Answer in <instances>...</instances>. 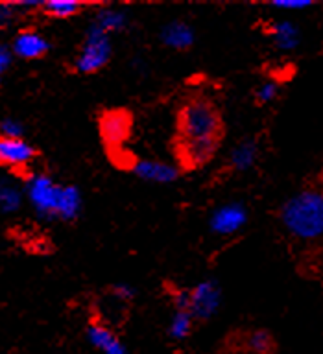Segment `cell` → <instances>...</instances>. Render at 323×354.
Returning a JSON list of instances; mask_svg holds the SVG:
<instances>
[{"label":"cell","instance_id":"cell-1","mask_svg":"<svg viewBox=\"0 0 323 354\" xmlns=\"http://www.w3.org/2000/svg\"><path fill=\"white\" fill-rule=\"evenodd\" d=\"M225 135L222 113L205 94L185 100L176 118L174 153L181 170L194 171L216 155Z\"/></svg>","mask_w":323,"mask_h":354},{"label":"cell","instance_id":"cell-2","mask_svg":"<svg viewBox=\"0 0 323 354\" xmlns=\"http://www.w3.org/2000/svg\"><path fill=\"white\" fill-rule=\"evenodd\" d=\"M279 221L299 240L323 236V188H305L288 198L279 209Z\"/></svg>","mask_w":323,"mask_h":354},{"label":"cell","instance_id":"cell-3","mask_svg":"<svg viewBox=\"0 0 323 354\" xmlns=\"http://www.w3.org/2000/svg\"><path fill=\"white\" fill-rule=\"evenodd\" d=\"M28 198L43 218H57L73 221L82 209V196L76 187H63L52 181V177L39 174L28 177L26 185Z\"/></svg>","mask_w":323,"mask_h":354},{"label":"cell","instance_id":"cell-4","mask_svg":"<svg viewBox=\"0 0 323 354\" xmlns=\"http://www.w3.org/2000/svg\"><path fill=\"white\" fill-rule=\"evenodd\" d=\"M109 59H111L109 33L95 22L85 35L82 50L74 61V68L80 74H93V72L102 71L109 63Z\"/></svg>","mask_w":323,"mask_h":354},{"label":"cell","instance_id":"cell-5","mask_svg":"<svg viewBox=\"0 0 323 354\" xmlns=\"http://www.w3.org/2000/svg\"><path fill=\"white\" fill-rule=\"evenodd\" d=\"M133 118L126 109H109L104 111L98 118V129H100L102 140L109 149H120L131 135Z\"/></svg>","mask_w":323,"mask_h":354},{"label":"cell","instance_id":"cell-6","mask_svg":"<svg viewBox=\"0 0 323 354\" xmlns=\"http://www.w3.org/2000/svg\"><path fill=\"white\" fill-rule=\"evenodd\" d=\"M39 151L24 138H0V162L15 174H24Z\"/></svg>","mask_w":323,"mask_h":354},{"label":"cell","instance_id":"cell-7","mask_svg":"<svg viewBox=\"0 0 323 354\" xmlns=\"http://www.w3.org/2000/svg\"><path fill=\"white\" fill-rule=\"evenodd\" d=\"M220 304V286L214 281H203L190 290V314L194 319L207 321L216 314Z\"/></svg>","mask_w":323,"mask_h":354},{"label":"cell","instance_id":"cell-8","mask_svg":"<svg viewBox=\"0 0 323 354\" xmlns=\"http://www.w3.org/2000/svg\"><path fill=\"white\" fill-rule=\"evenodd\" d=\"M12 50L23 59H41L48 54L50 43L34 30H21L13 39Z\"/></svg>","mask_w":323,"mask_h":354},{"label":"cell","instance_id":"cell-9","mask_svg":"<svg viewBox=\"0 0 323 354\" xmlns=\"http://www.w3.org/2000/svg\"><path fill=\"white\" fill-rule=\"evenodd\" d=\"M248 220V212L242 205L231 203L223 205L211 216V229L216 234H233L244 225Z\"/></svg>","mask_w":323,"mask_h":354},{"label":"cell","instance_id":"cell-10","mask_svg":"<svg viewBox=\"0 0 323 354\" xmlns=\"http://www.w3.org/2000/svg\"><path fill=\"white\" fill-rule=\"evenodd\" d=\"M131 170L140 179L154 183H172L179 176V170L176 166L161 162V160H137Z\"/></svg>","mask_w":323,"mask_h":354},{"label":"cell","instance_id":"cell-11","mask_svg":"<svg viewBox=\"0 0 323 354\" xmlns=\"http://www.w3.org/2000/svg\"><path fill=\"white\" fill-rule=\"evenodd\" d=\"M87 337L104 354H128V351L120 343V339L102 323H91L89 330H87Z\"/></svg>","mask_w":323,"mask_h":354},{"label":"cell","instance_id":"cell-12","mask_svg":"<svg viewBox=\"0 0 323 354\" xmlns=\"http://www.w3.org/2000/svg\"><path fill=\"white\" fill-rule=\"evenodd\" d=\"M163 43L174 50H189L194 43V32L189 24L181 21L170 22L165 26L161 33Z\"/></svg>","mask_w":323,"mask_h":354},{"label":"cell","instance_id":"cell-13","mask_svg":"<svg viewBox=\"0 0 323 354\" xmlns=\"http://www.w3.org/2000/svg\"><path fill=\"white\" fill-rule=\"evenodd\" d=\"M257 144L253 140H244L233 149V153L229 155V166L233 171H246L250 170L257 159Z\"/></svg>","mask_w":323,"mask_h":354},{"label":"cell","instance_id":"cell-14","mask_svg":"<svg viewBox=\"0 0 323 354\" xmlns=\"http://www.w3.org/2000/svg\"><path fill=\"white\" fill-rule=\"evenodd\" d=\"M85 8H87V4L74 2V0H67V2L65 0H48V2H43L41 11L52 19H68V17L78 15L80 11H84Z\"/></svg>","mask_w":323,"mask_h":354},{"label":"cell","instance_id":"cell-15","mask_svg":"<svg viewBox=\"0 0 323 354\" xmlns=\"http://www.w3.org/2000/svg\"><path fill=\"white\" fill-rule=\"evenodd\" d=\"M273 41L279 48L290 50L297 44V28L292 22H277L273 24Z\"/></svg>","mask_w":323,"mask_h":354},{"label":"cell","instance_id":"cell-16","mask_svg":"<svg viewBox=\"0 0 323 354\" xmlns=\"http://www.w3.org/2000/svg\"><path fill=\"white\" fill-rule=\"evenodd\" d=\"M192 325H194V315L190 314L189 310H178L170 323V336L176 339H183L190 334Z\"/></svg>","mask_w":323,"mask_h":354},{"label":"cell","instance_id":"cell-17","mask_svg":"<svg viewBox=\"0 0 323 354\" xmlns=\"http://www.w3.org/2000/svg\"><path fill=\"white\" fill-rule=\"evenodd\" d=\"M246 345L250 351L257 354H270L275 347L273 337L266 330H253L246 336Z\"/></svg>","mask_w":323,"mask_h":354},{"label":"cell","instance_id":"cell-18","mask_svg":"<svg viewBox=\"0 0 323 354\" xmlns=\"http://www.w3.org/2000/svg\"><path fill=\"white\" fill-rule=\"evenodd\" d=\"M96 24L100 28H104L107 33L109 32H118L126 26V15L120 13V11H100L98 13V19H96Z\"/></svg>","mask_w":323,"mask_h":354},{"label":"cell","instance_id":"cell-19","mask_svg":"<svg viewBox=\"0 0 323 354\" xmlns=\"http://www.w3.org/2000/svg\"><path fill=\"white\" fill-rule=\"evenodd\" d=\"M0 203L4 212H12L21 205V192L13 185H2L0 188Z\"/></svg>","mask_w":323,"mask_h":354},{"label":"cell","instance_id":"cell-20","mask_svg":"<svg viewBox=\"0 0 323 354\" xmlns=\"http://www.w3.org/2000/svg\"><path fill=\"white\" fill-rule=\"evenodd\" d=\"M279 94V87L277 83L273 82H268V83H262L259 87L255 88V102L259 105H264L268 102H272V100L277 98Z\"/></svg>","mask_w":323,"mask_h":354},{"label":"cell","instance_id":"cell-21","mask_svg":"<svg viewBox=\"0 0 323 354\" xmlns=\"http://www.w3.org/2000/svg\"><path fill=\"white\" fill-rule=\"evenodd\" d=\"M0 131H2V137L6 138H23L24 129L19 122L6 118V120L2 122V126H0Z\"/></svg>","mask_w":323,"mask_h":354},{"label":"cell","instance_id":"cell-22","mask_svg":"<svg viewBox=\"0 0 323 354\" xmlns=\"http://www.w3.org/2000/svg\"><path fill=\"white\" fill-rule=\"evenodd\" d=\"M111 293L115 299H120V301H131L135 295V290L128 284H115L111 288Z\"/></svg>","mask_w":323,"mask_h":354},{"label":"cell","instance_id":"cell-23","mask_svg":"<svg viewBox=\"0 0 323 354\" xmlns=\"http://www.w3.org/2000/svg\"><path fill=\"white\" fill-rule=\"evenodd\" d=\"M13 50L8 46V44H2L0 46V71L6 72L8 66H12V59H13Z\"/></svg>","mask_w":323,"mask_h":354},{"label":"cell","instance_id":"cell-24","mask_svg":"<svg viewBox=\"0 0 323 354\" xmlns=\"http://www.w3.org/2000/svg\"><path fill=\"white\" fill-rule=\"evenodd\" d=\"M17 15V8L13 4H2L0 6V21H2V26H8V22L13 21V17Z\"/></svg>","mask_w":323,"mask_h":354},{"label":"cell","instance_id":"cell-25","mask_svg":"<svg viewBox=\"0 0 323 354\" xmlns=\"http://www.w3.org/2000/svg\"><path fill=\"white\" fill-rule=\"evenodd\" d=\"M273 8H281V10H305L311 8V2H273Z\"/></svg>","mask_w":323,"mask_h":354},{"label":"cell","instance_id":"cell-26","mask_svg":"<svg viewBox=\"0 0 323 354\" xmlns=\"http://www.w3.org/2000/svg\"><path fill=\"white\" fill-rule=\"evenodd\" d=\"M320 181L323 183V168H322V171H320Z\"/></svg>","mask_w":323,"mask_h":354}]
</instances>
